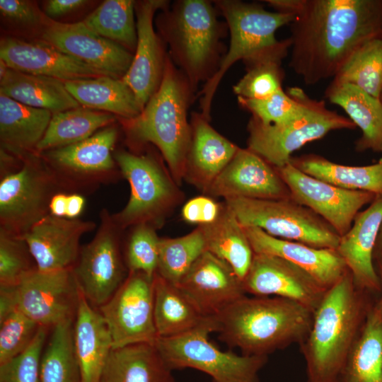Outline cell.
<instances>
[{
    "label": "cell",
    "mask_w": 382,
    "mask_h": 382,
    "mask_svg": "<svg viewBox=\"0 0 382 382\" xmlns=\"http://www.w3.org/2000/svg\"><path fill=\"white\" fill-rule=\"evenodd\" d=\"M289 66L308 85L332 78L366 41L382 35L381 0H299Z\"/></svg>",
    "instance_id": "cell-1"
},
{
    "label": "cell",
    "mask_w": 382,
    "mask_h": 382,
    "mask_svg": "<svg viewBox=\"0 0 382 382\" xmlns=\"http://www.w3.org/2000/svg\"><path fill=\"white\" fill-rule=\"evenodd\" d=\"M350 272L329 289L314 312L309 333L299 345L307 382H336L353 351L374 304Z\"/></svg>",
    "instance_id": "cell-2"
},
{
    "label": "cell",
    "mask_w": 382,
    "mask_h": 382,
    "mask_svg": "<svg viewBox=\"0 0 382 382\" xmlns=\"http://www.w3.org/2000/svg\"><path fill=\"white\" fill-rule=\"evenodd\" d=\"M314 312L282 297L244 296L216 316L219 339L247 356H267L291 344H301Z\"/></svg>",
    "instance_id": "cell-3"
},
{
    "label": "cell",
    "mask_w": 382,
    "mask_h": 382,
    "mask_svg": "<svg viewBox=\"0 0 382 382\" xmlns=\"http://www.w3.org/2000/svg\"><path fill=\"white\" fill-rule=\"evenodd\" d=\"M193 93L168 54L158 89L137 117L125 120L129 139L135 144L151 143L157 146L178 184L185 175L191 141L187 112Z\"/></svg>",
    "instance_id": "cell-4"
},
{
    "label": "cell",
    "mask_w": 382,
    "mask_h": 382,
    "mask_svg": "<svg viewBox=\"0 0 382 382\" xmlns=\"http://www.w3.org/2000/svg\"><path fill=\"white\" fill-rule=\"evenodd\" d=\"M230 31V45L215 74L201 91L202 114L209 119L215 92L226 71L243 60L247 66L265 62H282L291 49L290 37L279 40L277 30L289 25L295 16L265 10L259 4L236 0L215 1Z\"/></svg>",
    "instance_id": "cell-5"
},
{
    "label": "cell",
    "mask_w": 382,
    "mask_h": 382,
    "mask_svg": "<svg viewBox=\"0 0 382 382\" xmlns=\"http://www.w3.org/2000/svg\"><path fill=\"white\" fill-rule=\"evenodd\" d=\"M156 24L169 46L170 57L195 92L217 71L222 57L224 25L216 10L205 0L177 1L162 9Z\"/></svg>",
    "instance_id": "cell-6"
},
{
    "label": "cell",
    "mask_w": 382,
    "mask_h": 382,
    "mask_svg": "<svg viewBox=\"0 0 382 382\" xmlns=\"http://www.w3.org/2000/svg\"><path fill=\"white\" fill-rule=\"evenodd\" d=\"M218 329L214 317L185 334L158 337L154 345L171 370L195 369L210 376L213 382H259L258 373L267 357L238 355L220 349L209 338Z\"/></svg>",
    "instance_id": "cell-7"
},
{
    "label": "cell",
    "mask_w": 382,
    "mask_h": 382,
    "mask_svg": "<svg viewBox=\"0 0 382 382\" xmlns=\"http://www.w3.org/2000/svg\"><path fill=\"white\" fill-rule=\"evenodd\" d=\"M303 112L280 125H263L252 117L248 125V149L276 168L290 162L292 154L306 144L323 138L329 132L354 129L347 117L328 109L324 100L310 98L303 91Z\"/></svg>",
    "instance_id": "cell-8"
},
{
    "label": "cell",
    "mask_w": 382,
    "mask_h": 382,
    "mask_svg": "<svg viewBox=\"0 0 382 382\" xmlns=\"http://www.w3.org/2000/svg\"><path fill=\"white\" fill-rule=\"evenodd\" d=\"M226 205L243 226L257 227L281 239L316 248L336 249L340 236L323 219L292 198H228Z\"/></svg>",
    "instance_id": "cell-9"
},
{
    "label": "cell",
    "mask_w": 382,
    "mask_h": 382,
    "mask_svg": "<svg viewBox=\"0 0 382 382\" xmlns=\"http://www.w3.org/2000/svg\"><path fill=\"white\" fill-rule=\"evenodd\" d=\"M22 159L21 168L0 182V230L21 237L50 214L52 197L64 192L39 154Z\"/></svg>",
    "instance_id": "cell-10"
},
{
    "label": "cell",
    "mask_w": 382,
    "mask_h": 382,
    "mask_svg": "<svg viewBox=\"0 0 382 382\" xmlns=\"http://www.w3.org/2000/svg\"><path fill=\"white\" fill-rule=\"evenodd\" d=\"M117 137L111 125L83 141L39 154L64 192L82 195L122 175L112 154Z\"/></svg>",
    "instance_id": "cell-11"
},
{
    "label": "cell",
    "mask_w": 382,
    "mask_h": 382,
    "mask_svg": "<svg viewBox=\"0 0 382 382\" xmlns=\"http://www.w3.org/2000/svg\"><path fill=\"white\" fill-rule=\"evenodd\" d=\"M114 158L131 191L127 204L112 214L113 219L122 230L141 224L156 228L178 198L173 181L151 154L120 150Z\"/></svg>",
    "instance_id": "cell-12"
},
{
    "label": "cell",
    "mask_w": 382,
    "mask_h": 382,
    "mask_svg": "<svg viewBox=\"0 0 382 382\" xmlns=\"http://www.w3.org/2000/svg\"><path fill=\"white\" fill-rule=\"evenodd\" d=\"M100 220L95 236L81 247L72 267L81 292L97 308L112 296L129 274L120 250L123 230L106 209L100 212Z\"/></svg>",
    "instance_id": "cell-13"
},
{
    "label": "cell",
    "mask_w": 382,
    "mask_h": 382,
    "mask_svg": "<svg viewBox=\"0 0 382 382\" xmlns=\"http://www.w3.org/2000/svg\"><path fill=\"white\" fill-rule=\"evenodd\" d=\"M154 277L130 272L98 311L110 332L113 349L148 343L158 338L154 316Z\"/></svg>",
    "instance_id": "cell-14"
},
{
    "label": "cell",
    "mask_w": 382,
    "mask_h": 382,
    "mask_svg": "<svg viewBox=\"0 0 382 382\" xmlns=\"http://www.w3.org/2000/svg\"><path fill=\"white\" fill-rule=\"evenodd\" d=\"M16 308L47 328L74 320L81 291L72 268L37 270L13 286Z\"/></svg>",
    "instance_id": "cell-15"
},
{
    "label": "cell",
    "mask_w": 382,
    "mask_h": 382,
    "mask_svg": "<svg viewBox=\"0 0 382 382\" xmlns=\"http://www.w3.org/2000/svg\"><path fill=\"white\" fill-rule=\"evenodd\" d=\"M277 169L291 198L323 219L340 236L350 229L361 208L376 197L369 192L344 189L313 178L290 162Z\"/></svg>",
    "instance_id": "cell-16"
},
{
    "label": "cell",
    "mask_w": 382,
    "mask_h": 382,
    "mask_svg": "<svg viewBox=\"0 0 382 382\" xmlns=\"http://www.w3.org/2000/svg\"><path fill=\"white\" fill-rule=\"evenodd\" d=\"M245 293L255 296H276L295 301L313 312L327 291L309 273L274 255L254 253L243 280Z\"/></svg>",
    "instance_id": "cell-17"
},
{
    "label": "cell",
    "mask_w": 382,
    "mask_h": 382,
    "mask_svg": "<svg viewBox=\"0 0 382 382\" xmlns=\"http://www.w3.org/2000/svg\"><path fill=\"white\" fill-rule=\"evenodd\" d=\"M42 38L62 52L114 78L122 79L133 60L131 52L93 32L83 21L64 23L47 21Z\"/></svg>",
    "instance_id": "cell-18"
},
{
    "label": "cell",
    "mask_w": 382,
    "mask_h": 382,
    "mask_svg": "<svg viewBox=\"0 0 382 382\" xmlns=\"http://www.w3.org/2000/svg\"><path fill=\"white\" fill-rule=\"evenodd\" d=\"M168 4L163 0L135 3L137 42L131 66L122 79L134 92L142 110L158 89L163 76L168 54L154 30V16Z\"/></svg>",
    "instance_id": "cell-19"
},
{
    "label": "cell",
    "mask_w": 382,
    "mask_h": 382,
    "mask_svg": "<svg viewBox=\"0 0 382 382\" xmlns=\"http://www.w3.org/2000/svg\"><path fill=\"white\" fill-rule=\"evenodd\" d=\"M207 192L228 198L285 199L290 191L277 169L248 149H240Z\"/></svg>",
    "instance_id": "cell-20"
},
{
    "label": "cell",
    "mask_w": 382,
    "mask_h": 382,
    "mask_svg": "<svg viewBox=\"0 0 382 382\" xmlns=\"http://www.w3.org/2000/svg\"><path fill=\"white\" fill-rule=\"evenodd\" d=\"M178 287L207 317H216L245 296L243 281L223 260L205 250Z\"/></svg>",
    "instance_id": "cell-21"
},
{
    "label": "cell",
    "mask_w": 382,
    "mask_h": 382,
    "mask_svg": "<svg viewBox=\"0 0 382 382\" xmlns=\"http://www.w3.org/2000/svg\"><path fill=\"white\" fill-rule=\"evenodd\" d=\"M95 222L47 214L23 236L37 270L51 272L72 268L79 257L81 236L96 228Z\"/></svg>",
    "instance_id": "cell-22"
},
{
    "label": "cell",
    "mask_w": 382,
    "mask_h": 382,
    "mask_svg": "<svg viewBox=\"0 0 382 382\" xmlns=\"http://www.w3.org/2000/svg\"><path fill=\"white\" fill-rule=\"evenodd\" d=\"M0 59L12 69L63 81L108 76L44 40L4 37L0 43Z\"/></svg>",
    "instance_id": "cell-23"
},
{
    "label": "cell",
    "mask_w": 382,
    "mask_h": 382,
    "mask_svg": "<svg viewBox=\"0 0 382 382\" xmlns=\"http://www.w3.org/2000/svg\"><path fill=\"white\" fill-rule=\"evenodd\" d=\"M381 224L382 195H378L367 208L357 214L350 229L340 236L336 248L354 284L371 294L381 291L374 251Z\"/></svg>",
    "instance_id": "cell-24"
},
{
    "label": "cell",
    "mask_w": 382,
    "mask_h": 382,
    "mask_svg": "<svg viewBox=\"0 0 382 382\" xmlns=\"http://www.w3.org/2000/svg\"><path fill=\"white\" fill-rule=\"evenodd\" d=\"M243 228L254 253L285 259L306 271L326 289L333 286L348 271L336 249L316 248L273 237L257 227Z\"/></svg>",
    "instance_id": "cell-25"
},
{
    "label": "cell",
    "mask_w": 382,
    "mask_h": 382,
    "mask_svg": "<svg viewBox=\"0 0 382 382\" xmlns=\"http://www.w3.org/2000/svg\"><path fill=\"white\" fill-rule=\"evenodd\" d=\"M185 177L207 192L239 147L216 132L202 113L193 112Z\"/></svg>",
    "instance_id": "cell-26"
},
{
    "label": "cell",
    "mask_w": 382,
    "mask_h": 382,
    "mask_svg": "<svg viewBox=\"0 0 382 382\" xmlns=\"http://www.w3.org/2000/svg\"><path fill=\"white\" fill-rule=\"evenodd\" d=\"M74 347L82 382H100L113 349L106 323L81 292L74 320Z\"/></svg>",
    "instance_id": "cell-27"
},
{
    "label": "cell",
    "mask_w": 382,
    "mask_h": 382,
    "mask_svg": "<svg viewBox=\"0 0 382 382\" xmlns=\"http://www.w3.org/2000/svg\"><path fill=\"white\" fill-rule=\"evenodd\" d=\"M52 116L50 110L30 107L0 94L1 148L20 158L35 152Z\"/></svg>",
    "instance_id": "cell-28"
},
{
    "label": "cell",
    "mask_w": 382,
    "mask_h": 382,
    "mask_svg": "<svg viewBox=\"0 0 382 382\" xmlns=\"http://www.w3.org/2000/svg\"><path fill=\"white\" fill-rule=\"evenodd\" d=\"M325 98L340 106L361 129L355 150H371L382 154V102L359 88L348 83H330Z\"/></svg>",
    "instance_id": "cell-29"
},
{
    "label": "cell",
    "mask_w": 382,
    "mask_h": 382,
    "mask_svg": "<svg viewBox=\"0 0 382 382\" xmlns=\"http://www.w3.org/2000/svg\"><path fill=\"white\" fill-rule=\"evenodd\" d=\"M154 345L134 344L112 349L100 382H175Z\"/></svg>",
    "instance_id": "cell-30"
},
{
    "label": "cell",
    "mask_w": 382,
    "mask_h": 382,
    "mask_svg": "<svg viewBox=\"0 0 382 382\" xmlns=\"http://www.w3.org/2000/svg\"><path fill=\"white\" fill-rule=\"evenodd\" d=\"M64 82L69 93L83 107L124 120L132 119L142 110L135 94L122 79L103 76Z\"/></svg>",
    "instance_id": "cell-31"
},
{
    "label": "cell",
    "mask_w": 382,
    "mask_h": 382,
    "mask_svg": "<svg viewBox=\"0 0 382 382\" xmlns=\"http://www.w3.org/2000/svg\"><path fill=\"white\" fill-rule=\"evenodd\" d=\"M0 93L26 105L52 113L80 107L62 80L8 68L0 80Z\"/></svg>",
    "instance_id": "cell-32"
},
{
    "label": "cell",
    "mask_w": 382,
    "mask_h": 382,
    "mask_svg": "<svg viewBox=\"0 0 382 382\" xmlns=\"http://www.w3.org/2000/svg\"><path fill=\"white\" fill-rule=\"evenodd\" d=\"M154 316L158 337L185 334L214 318L204 316L177 285L157 273L154 277Z\"/></svg>",
    "instance_id": "cell-33"
},
{
    "label": "cell",
    "mask_w": 382,
    "mask_h": 382,
    "mask_svg": "<svg viewBox=\"0 0 382 382\" xmlns=\"http://www.w3.org/2000/svg\"><path fill=\"white\" fill-rule=\"evenodd\" d=\"M290 163L304 173L335 186L382 195V158L371 165L354 166L309 154L292 156Z\"/></svg>",
    "instance_id": "cell-34"
},
{
    "label": "cell",
    "mask_w": 382,
    "mask_h": 382,
    "mask_svg": "<svg viewBox=\"0 0 382 382\" xmlns=\"http://www.w3.org/2000/svg\"><path fill=\"white\" fill-rule=\"evenodd\" d=\"M199 227L207 250L228 263L243 281L251 265L254 252L243 226L233 212L225 204L215 221Z\"/></svg>",
    "instance_id": "cell-35"
},
{
    "label": "cell",
    "mask_w": 382,
    "mask_h": 382,
    "mask_svg": "<svg viewBox=\"0 0 382 382\" xmlns=\"http://www.w3.org/2000/svg\"><path fill=\"white\" fill-rule=\"evenodd\" d=\"M114 120L115 117L111 113L81 106L52 113L35 152L40 154L83 141L100 128L111 125Z\"/></svg>",
    "instance_id": "cell-36"
},
{
    "label": "cell",
    "mask_w": 382,
    "mask_h": 382,
    "mask_svg": "<svg viewBox=\"0 0 382 382\" xmlns=\"http://www.w3.org/2000/svg\"><path fill=\"white\" fill-rule=\"evenodd\" d=\"M372 307L336 382H382V323Z\"/></svg>",
    "instance_id": "cell-37"
},
{
    "label": "cell",
    "mask_w": 382,
    "mask_h": 382,
    "mask_svg": "<svg viewBox=\"0 0 382 382\" xmlns=\"http://www.w3.org/2000/svg\"><path fill=\"white\" fill-rule=\"evenodd\" d=\"M331 83L351 84L380 99L382 94V35L360 45L345 62Z\"/></svg>",
    "instance_id": "cell-38"
},
{
    "label": "cell",
    "mask_w": 382,
    "mask_h": 382,
    "mask_svg": "<svg viewBox=\"0 0 382 382\" xmlns=\"http://www.w3.org/2000/svg\"><path fill=\"white\" fill-rule=\"evenodd\" d=\"M135 3L132 0H106L83 22L100 36L122 45L129 52L134 51L137 42Z\"/></svg>",
    "instance_id": "cell-39"
},
{
    "label": "cell",
    "mask_w": 382,
    "mask_h": 382,
    "mask_svg": "<svg viewBox=\"0 0 382 382\" xmlns=\"http://www.w3.org/2000/svg\"><path fill=\"white\" fill-rule=\"evenodd\" d=\"M74 320L52 328L40 363V382H82L74 347Z\"/></svg>",
    "instance_id": "cell-40"
},
{
    "label": "cell",
    "mask_w": 382,
    "mask_h": 382,
    "mask_svg": "<svg viewBox=\"0 0 382 382\" xmlns=\"http://www.w3.org/2000/svg\"><path fill=\"white\" fill-rule=\"evenodd\" d=\"M205 250V239L199 226L181 237L160 238L156 273L177 285Z\"/></svg>",
    "instance_id": "cell-41"
},
{
    "label": "cell",
    "mask_w": 382,
    "mask_h": 382,
    "mask_svg": "<svg viewBox=\"0 0 382 382\" xmlns=\"http://www.w3.org/2000/svg\"><path fill=\"white\" fill-rule=\"evenodd\" d=\"M303 91L294 86L286 91L282 89L264 99H238L240 105L262 124L280 125L295 119L303 112Z\"/></svg>",
    "instance_id": "cell-42"
},
{
    "label": "cell",
    "mask_w": 382,
    "mask_h": 382,
    "mask_svg": "<svg viewBox=\"0 0 382 382\" xmlns=\"http://www.w3.org/2000/svg\"><path fill=\"white\" fill-rule=\"evenodd\" d=\"M36 270V263L25 241L0 230V286H16Z\"/></svg>",
    "instance_id": "cell-43"
},
{
    "label": "cell",
    "mask_w": 382,
    "mask_h": 382,
    "mask_svg": "<svg viewBox=\"0 0 382 382\" xmlns=\"http://www.w3.org/2000/svg\"><path fill=\"white\" fill-rule=\"evenodd\" d=\"M282 62L265 61L247 66L246 74L233 86L238 98L260 100L282 88L284 71Z\"/></svg>",
    "instance_id": "cell-44"
},
{
    "label": "cell",
    "mask_w": 382,
    "mask_h": 382,
    "mask_svg": "<svg viewBox=\"0 0 382 382\" xmlns=\"http://www.w3.org/2000/svg\"><path fill=\"white\" fill-rule=\"evenodd\" d=\"M160 238L155 227L148 224L134 226L125 252V264L130 272L154 277L157 272Z\"/></svg>",
    "instance_id": "cell-45"
},
{
    "label": "cell",
    "mask_w": 382,
    "mask_h": 382,
    "mask_svg": "<svg viewBox=\"0 0 382 382\" xmlns=\"http://www.w3.org/2000/svg\"><path fill=\"white\" fill-rule=\"evenodd\" d=\"M40 327L18 309L0 320V364L24 352Z\"/></svg>",
    "instance_id": "cell-46"
},
{
    "label": "cell",
    "mask_w": 382,
    "mask_h": 382,
    "mask_svg": "<svg viewBox=\"0 0 382 382\" xmlns=\"http://www.w3.org/2000/svg\"><path fill=\"white\" fill-rule=\"evenodd\" d=\"M47 330L41 326L24 352L0 364V382H40V363Z\"/></svg>",
    "instance_id": "cell-47"
},
{
    "label": "cell",
    "mask_w": 382,
    "mask_h": 382,
    "mask_svg": "<svg viewBox=\"0 0 382 382\" xmlns=\"http://www.w3.org/2000/svg\"><path fill=\"white\" fill-rule=\"evenodd\" d=\"M222 205L208 197L199 196L187 201L182 209L183 219L199 226L208 225L219 216Z\"/></svg>",
    "instance_id": "cell-48"
},
{
    "label": "cell",
    "mask_w": 382,
    "mask_h": 382,
    "mask_svg": "<svg viewBox=\"0 0 382 382\" xmlns=\"http://www.w3.org/2000/svg\"><path fill=\"white\" fill-rule=\"evenodd\" d=\"M0 12L8 21L23 25H37L44 22L43 15L30 1L1 0Z\"/></svg>",
    "instance_id": "cell-49"
},
{
    "label": "cell",
    "mask_w": 382,
    "mask_h": 382,
    "mask_svg": "<svg viewBox=\"0 0 382 382\" xmlns=\"http://www.w3.org/2000/svg\"><path fill=\"white\" fill-rule=\"evenodd\" d=\"M88 3L84 0H50L45 4V12L50 18H57L76 11Z\"/></svg>",
    "instance_id": "cell-50"
},
{
    "label": "cell",
    "mask_w": 382,
    "mask_h": 382,
    "mask_svg": "<svg viewBox=\"0 0 382 382\" xmlns=\"http://www.w3.org/2000/svg\"><path fill=\"white\" fill-rule=\"evenodd\" d=\"M85 198L81 194H68L66 217L78 219L85 206Z\"/></svg>",
    "instance_id": "cell-51"
},
{
    "label": "cell",
    "mask_w": 382,
    "mask_h": 382,
    "mask_svg": "<svg viewBox=\"0 0 382 382\" xmlns=\"http://www.w3.org/2000/svg\"><path fill=\"white\" fill-rule=\"evenodd\" d=\"M67 197L68 194L65 192L56 193L50 202V214L58 217H66Z\"/></svg>",
    "instance_id": "cell-52"
},
{
    "label": "cell",
    "mask_w": 382,
    "mask_h": 382,
    "mask_svg": "<svg viewBox=\"0 0 382 382\" xmlns=\"http://www.w3.org/2000/svg\"><path fill=\"white\" fill-rule=\"evenodd\" d=\"M376 270L381 282V295L378 299L374 303L372 308L382 323V259L376 261Z\"/></svg>",
    "instance_id": "cell-53"
},
{
    "label": "cell",
    "mask_w": 382,
    "mask_h": 382,
    "mask_svg": "<svg viewBox=\"0 0 382 382\" xmlns=\"http://www.w3.org/2000/svg\"><path fill=\"white\" fill-rule=\"evenodd\" d=\"M382 259V224L379 229L376 245L374 251V260Z\"/></svg>",
    "instance_id": "cell-54"
},
{
    "label": "cell",
    "mask_w": 382,
    "mask_h": 382,
    "mask_svg": "<svg viewBox=\"0 0 382 382\" xmlns=\"http://www.w3.org/2000/svg\"><path fill=\"white\" fill-rule=\"evenodd\" d=\"M380 100H381V101L382 102V94H381V96Z\"/></svg>",
    "instance_id": "cell-55"
}]
</instances>
